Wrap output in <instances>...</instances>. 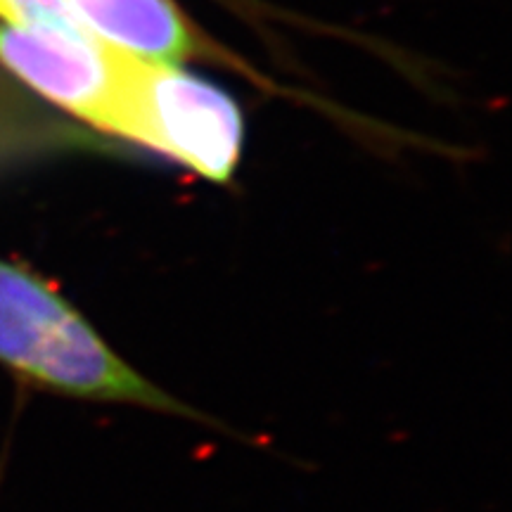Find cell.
Returning a JSON list of instances; mask_svg holds the SVG:
<instances>
[{
	"label": "cell",
	"mask_w": 512,
	"mask_h": 512,
	"mask_svg": "<svg viewBox=\"0 0 512 512\" xmlns=\"http://www.w3.org/2000/svg\"><path fill=\"white\" fill-rule=\"evenodd\" d=\"M0 19L15 27L88 36L74 19L67 0H0Z\"/></svg>",
	"instance_id": "cell-5"
},
{
	"label": "cell",
	"mask_w": 512,
	"mask_h": 512,
	"mask_svg": "<svg viewBox=\"0 0 512 512\" xmlns=\"http://www.w3.org/2000/svg\"><path fill=\"white\" fill-rule=\"evenodd\" d=\"M131 62L88 36L0 22V64L31 91L107 133L119 128Z\"/></svg>",
	"instance_id": "cell-3"
},
{
	"label": "cell",
	"mask_w": 512,
	"mask_h": 512,
	"mask_svg": "<svg viewBox=\"0 0 512 512\" xmlns=\"http://www.w3.org/2000/svg\"><path fill=\"white\" fill-rule=\"evenodd\" d=\"M79 27L112 53L145 64H176L202 50V38L174 0H67Z\"/></svg>",
	"instance_id": "cell-4"
},
{
	"label": "cell",
	"mask_w": 512,
	"mask_h": 512,
	"mask_svg": "<svg viewBox=\"0 0 512 512\" xmlns=\"http://www.w3.org/2000/svg\"><path fill=\"white\" fill-rule=\"evenodd\" d=\"M0 366L41 392L195 418L119 356L53 283L0 256Z\"/></svg>",
	"instance_id": "cell-1"
},
{
	"label": "cell",
	"mask_w": 512,
	"mask_h": 512,
	"mask_svg": "<svg viewBox=\"0 0 512 512\" xmlns=\"http://www.w3.org/2000/svg\"><path fill=\"white\" fill-rule=\"evenodd\" d=\"M117 136L162 152L209 181L226 183L240 162V107L214 83L176 64L131 62Z\"/></svg>",
	"instance_id": "cell-2"
}]
</instances>
